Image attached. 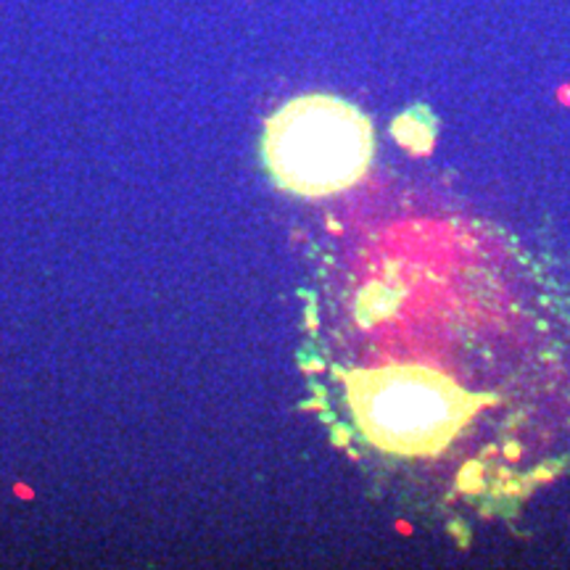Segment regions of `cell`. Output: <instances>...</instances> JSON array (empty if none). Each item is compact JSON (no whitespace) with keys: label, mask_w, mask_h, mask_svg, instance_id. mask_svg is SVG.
<instances>
[{"label":"cell","mask_w":570,"mask_h":570,"mask_svg":"<svg viewBox=\"0 0 570 570\" xmlns=\"http://www.w3.org/2000/svg\"><path fill=\"white\" fill-rule=\"evenodd\" d=\"M346 404L360 433L383 454L436 458L475 412V396L444 370L417 360H383L346 375Z\"/></svg>","instance_id":"cell-1"},{"label":"cell","mask_w":570,"mask_h":570,"mask_svg":"<svg viewBox=\"0 0 570 570\" xmlns=\"http://www.w3.org/2000/svg\"><path fill=\"white\" fill-rule=\"evenodd\" d=\"M262 156L277 188L306 198L336 196L367 175L375 132L346 98L306 92L267 119Z\"/></svg>","instance_id":"cell-2"}]
</instances>
